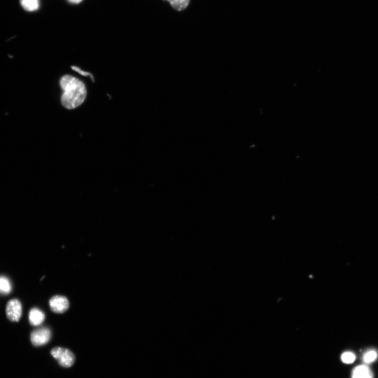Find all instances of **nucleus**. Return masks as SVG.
<instances>
[{
  "label": "nucleus",
  "instance_id": "obj_1",
  "mask_svg": "<svg viewBox=\"0 0 378 378\" xmlns=\"http://www.w3.org/2000/svg\"><path fill=\"white\" fill-rule=\"evenodd\" d=\"M60 84L64 91L61 101L65 107L73 109L84 102L87 92L81 81L72 76L66 75L61 79Z\"/></svg>",
  "mask_w": 378,
  "mask_h": 378
},
{
  "label": "nucleus",
  "instance_id": "obj_6",
  "mask_svg": "<svg viewBox=\"0 0 378 378\" xmlns=\"http://www.w3.org/2000/svg\"><path fill=\"white\" fill-rule=\"evenodd\" d=\"M46 315L43 311L38 308H34L30 310L29 314V320L31 325L38 326L45 321Z\"/></svg>",
  "mask_w": 378,
  "mask_h": 378
},
{
  "label": "nucleus",
  "instance_id": "obj_2",
  "mask_svg": "<svg viewBox=\"0 0 378 378\" xmlns=\"http://www.w3.org/2000/svg\"><path fill=\"white\" fill-rule=\"evenodd\" d=\"M53 357L65 368H70L75 362V356L69 349L62 347L53 348L51 352Z\"/></svg>",
  "mask_w": 378,
  "mask_h": 378
},
{
  "label": "nucleus",
  "instance_id": "obj_11",
  "mask_svg": "<svg viewBox=\"0 0 378 378\" xmlns=\"http://www.w3.org/2000/svg\"><path fill=\"white\" fill-rule=\"evenodd\" d=\"M164 1L169 2L173 8L180 12L187 8L190 0H164Z\"/></svg>",
  "mask_w": 378,
  "mask_h": 378
},
{
  "label": "nucleus",
  "instance_id": "obj_8",
  "mask_svg": "<svg viewBox=\"0 0 378 378\" xmlns=\"http://www.w3.org/2000/svg\"><path fill=\"white\" fill-rule=\"evenodd\" d=\"M12 290V283L9 278L5 276H0V294L8 295Z\"/></svg>",
  "mask_w": 378,
  "mask_h": 378
},
{
  "label": "nucleus",
  "instance_id": "obj_7",
  "mask_svg": "<svg viewBox=\"0 0 378 378\" xmlns=\"http://www.w3.org/2000/svg\"><path fill=\"white\" fill-rule=\"evenodd\" d=\"M351 378H374L373 374L368 365L361 364L352 370Z\"/></svg>",
  "mask_w": 378,
  "mask_h": 378
},
{
  "label": "nucleus",
  "instance_id": "obj_13",
  "mask_svg": "<svg viewBox=\"0 0 378 378\" xmlns=\"http://www.w3.org/2000/svg\"><path fill=\"white\" fill-rule=\"evenodd\" d=\"M71 68L73 70L75 71L76 72H77L79 73H80V74H81V75H82L83 76H85V77H87V76H90V77H91V79L92 80V81L93 82H94V78H93V76L91 73H88V72H86L82 71L79 68H78L77 67H72Z\"/></svg>",
  "mask_w": 378,
  "mask_h": 378
},
{
  "label": "nucleus",
  "instance_id": "obj_5",
  "mask_svg": "<svg viewBox=\"0 0 378 378\" xmlns=\"http://www.w3.org/2000/svg\"><path fill=\"white\" fill-rule=\"evenodd\" d=\"M51 309L57 314H62L69 308L68 299L63 296L57 295L52 297L49 301Z\"/></svg>",
  "mask_w": 378,
  "mask_h": 378
},
{
  "label": "nucleus",
  "instance_id": "obj_12",
  "mask_svg": "<svg viewBox=\"0 0 378 378\" xmlns=\"http://www.w3.org/2000/svg\"><path fill=\"white\" fill-rule=\"evenodd\" d=\"M356 359V356L352 352L347 351L342 353L341 356L342 361L346 364H351L354 362Z\"/></svg>",
  "mask_w": 378,
  "mask_h": 378
},
{
  "label": "nucleus",
  "instance_id": "obj_14",
  "mask_svg": "<svg viewBox=\"0 0 378 378\" xmlns=\"http://www.w3.org/2000/svg\"><path fill=\"white\" fill-rule=\"evenodd\" d=\"M68 1L73 4H78L81 3L83 0H68Z\"/></svg>",
  "mask_w": 378,
  "mask_h": 378
},
{
  "label": "nucleus",
  "instance_id": "obj_4",
  "mask_svg": "<svg viewBox=\"0 0 378 378\" xmlns=\"http://www.w3.org/2000/svg\"><path fill=\"white\" fill-rule=\"evenodd\" d=\"M51 338V331L47 327L37 329L31 334V341L35 346H41L49 342Z\"/></svg>",
  "mask_w": 378,
  "mask_h": 378
},
{
  "label": "nucleus",
  "instance_id": "obj_10",
  "mask_svg": "<svg viewBox=\"0 0 378 378\" xmlns=\"http://www.w3.org/2000/svg\"><path fill=\"white\" fill-rule=\"evenodd\" d=\"M21 5L28 12H33L39 8V0H21Z\"/></svg>",
  "mask_w": 378,
  "mask_h": 378
},
{
  "label": "nucleus",
  "instance_id": "obj_9",
  "mask_svg": "<svg viewBox=\"0 0 378 378\" xmlns=\"http://www.w3.org/2000/svg\"><path fill=\"white\" fill-rule=\"evenodd\" d=\"M378 358V352L375 349L365 351L362 356V361L365 364H369L375 362Z\"/></svg>",
  "mask_w": 378,
  "mask_h": 378
},
{
  "label": "nucleus",
  "instance_id": "obj_3",
  "mask_svg": "<svg viewBox=\"0 0 378 378\" xmlns=\"http://www.w3.org/2000/svg\"><path fill=\"white\" fill-rule=\"evenodd\" d=\"M23 314V306L18 299H13L8 302L6 306V315L11 321L18 322Z\"/></svg>",
  "mask_w": 378,
  "mask_h": 378
}]
</instances>
